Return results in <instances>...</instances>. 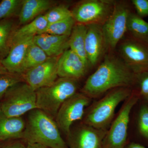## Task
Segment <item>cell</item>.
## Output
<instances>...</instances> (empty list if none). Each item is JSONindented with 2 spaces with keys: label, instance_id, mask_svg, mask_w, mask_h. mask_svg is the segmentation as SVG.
Masks as SVG:
<instances>
[{
  "label": "cell",
  "instance_id": "cell-37",
  "mask_svg": "<svg viewBox=\"0 0 148 148\" xmlns=\"http://www.w3.org/2000/svg\"><path fill=\"white\" fill-rule=\"evenodd\" d=\"M146 101H147V102H148V99H147V100H146Z\"/></svg>",
  "mask_w": 148,
  "mask_h": 148
},
{
  "label": "cell",
  "instance_id": "cell-5",
  "mask_svg": "<svg viewBox=\"0 0 148 148\" xmlns=\"http://www.w3.org/2000/svg\"><path fill=\"white\" fill-rule=\"evenodd\" d=\"M0 105L7 116L21 117L37 109L36 91L25 82L18 83L9 88Z\"/></svg>",
  "mask_w": 148,
  "mask_h": 148
},
{
  "label": "cell",
  "instance_id": "cell-8",
  "mask_svg": "<svg viewBox=\"0 0 148 148\" xmlns=\"http://www.w3.org/2000/svg\"><path fill=\"white\" fill-rule=\"evenodd\" d=\"M130 13L125 3L115 2L112 12L102 25L106 48L113 49L127 30V18Z\"/></svg>",
  "mask_w": 148,
  "mask_h": 148
},
{
  "label": "cell",
  "instance_id": "cell-27",
  "mask_svg": "<svg viewBox=\"0 0 148 148\" xmlns=\"http://www.w3.org/2000/svg\"><path fill=\"white\" fill-rule=\"evenodd\" d=\"M45 15L48 24L73 17L71 11L66 6L62 5L53 8Z\"/></svg>",
  "mask_w": 148,
  "mask_h": 148
},
{
  "label": "cell",
  "instance_id": "cell-18",
  "mask_svg": "<svg viewBox=\"0 0 148 148\" xmlns=\"http://www.w3.org/2000/svg\"><path fill=\"white\" fill-rule=\"evenodd\" d=\"M49 0H24L18 13L20 24L25 25L40 16L53 5Z\"/></svg>",
  "mask_w": 148,
  "mask_h": 148
},
{
  "label": "cell",
  "instance_id": "cell-28",
  "mask_svg": "<svg viewBox=\"0 0 148 148\" xmlns=\"http://www.w3.org/2000/svg\"><path fill=\"white\" fill-rule=\"evenodd\" d=\"M22 82H24L22 74L8 73L0 75V100L2 99L10 88Z\"/></svg>",
  "mask_w": 148,
  "mask_h": 148
},
{
  "label": "cell",
  "instance_id": "cell-21",
  "mask_svg": "<svg viewBox=\"0 0 148 148\" xmlns=\"http://www.w3.org/2000/svg\"><path fill=\"white\" fill-rule=\"evenodd\" d=\"M14 25L12 19L0 21V61L8 55L14 30Z\"/></svg>",
  "mask_w": 148,
  "mask_h": 148
},
{
  "label": "cell",
  "instance_id": "cell-15",
  "mask_svg": "<svg viewBox=\"0 0 148 148\" xmlns=\"http://www.w3.org/2000/svg\"><path fill=\"white\" fill-rule=\"evenodd\" d=\"M34 37L23 39L12 43L8 55L1 61L8 73L21 74V68L28 48Z\"/></svg>",
  "mask_w": 148,
  "mask_h": 148
},
{
  "label": "cell",
  "instance_id": "cell-35",
  "mask_svg": "<svg viewBox=\"0 0 148 148\" xmlns=\"http://www.w3.org/2000/svg\"><path fill=\"white\" fill-rule=\"evenodd\" d=\"M144 42L148 44V35L147 36V38H146L145 40V41H144Z\"/></svg>",
  "mask_w": 148,
  "mask_h": 148
},
{
  "label": "cell",
  "instance_id": "cell-26",
  "mask_svg": "<svg viewBox=\"0 0 148 148\" xmlns=\"http://www.w3.org/2000/svg\"><path fill=\"white\" fill-rule=\"evenodd\" d=\"M22 1L3 0L0 3V21L19 13Z\"/></svg>",
  "mask_w": 148,
  "mask_h": 148
},
{
  "label": "cell",
  "instance_id": "cell-32",
  "mask_svg": "<svg viewBox=\"0 0 148 148\" xmlns=\"http://www.w3.org/2000/svg\"><path fill=\"white\" fill-rule=\"evenodd\" d=\"M124 148H148L139 143L132 142L125 146Z\"/></svg>",
  "mask_w": 148,
  "mask_h": 148
},
{
  "label": "cell",
  "instance_id": "cell-9",
  "mask_svg": "<svg viewBox=\"0 0 148 148\" xmlns=\"http://www.w3.org/2000/svg\"><path fill=\"white\" fill-rule=\"evenodd\" d=\"M91 98L81 93H75L69 98L60 107L55 120L60 130L68 137L74 122L83 118L86 107Z\"/></svg>",
  "mask_w": 148,
  "mask_h": 148
},
{
  "label": "cell",
  "instance_id": "cell-30",
  "mask_svg": "<svg viewBox=\"0 0 148 148\" xmlns=\"http://www.w3.org/2000/svg\"><path fill=\"white\" fill-rule=\"evenodd\" d=\"M132 2L138 16L142 18L148 16V0H132Z\"/></svg>",
  "mask_w": 148,
  "mask_h": 148
},
{
  "label": "cell",
  "instance_id": "cell-31",
  "mask_svg": "<svg viewBox=\"0 0 148 148\" xmlns=\"http://www.w3.org/2000/svg\"><path fill=\"white\" fill-rule=\"evenodd\" d=\"M25 147L23 142L17 140L10 144L4 148H24Z\"/></svg>",
  "mask_w": 148,
  "mask_h": 148
},
{
  "label": "cell",
  "instance_id": "cell-7",
  "mask_svg": "<svg viewBox=\"0 0 148 148\" xmlns=\"http://www.w3.org/2000/svg\"><path fill=\"white\" fill-rule=\"evenodd\" d=\"M115 1L110 0H86L71 11L76 23L103 25L113 10Z\"/></svg>",
  "mask_w": 148,
  "mask_h": 148
},
{
  "label": "cell",
  "instance_id": "cell-10",
  "mask_svg": "<svg viewBox=\"0 0 148 148\" xmlns=\"http://www.w3.org/2000/svg\"><path fill=\"white\" fill-rule=\"evenodd\" d=\"M120 52L123 61L133 73L138 75L148 72V44L133 39L121 45Z\"/></svg>",
  "mask_w": 148,
  "mask_h": 148
},
{
  "label": "cell",
  "instance_id": "cell-25",
  "mask_svg": "<svg viewBox=\"0 0 148 148\" xmlns=\"http://www.w3.org/2000/svg\"><path fill=\"white\" fill-rule=\"evenodd\" d=\"M136 121L138 134L143 140L148 142V103L146 100L139 107Z\"/></svg>",
  "mask_w": 148,
  "mask_h": 148
},
{
  "label": "cell",
  "instance_id": "cell-36",
  "mask_svg": "<svg viewBox=\"0 0 148 148\" xmlns=\"http://www.w3.org/2000/svg\"><path fill=\"white\" fill-rule=\"evenodd\" d=\"M1 105H0V112H1Z\"/></svg>",
  "mask_w": 148,
  "mask_h": 148
},
{
  "label": "cell",
  "instance_id": "cell-24",
  "mask_svg": "<svg viewBox=\"0 0 148 148\" xmlns=\"http://www.w3.org/2000/svg\"><path fill=\"white\" fill-rule=\"evenodd\" d=\"M76 22L73 17L49 24L42 34L70 36Z\"/></svg>",
  "mask_w": 148,
  "mask_h": 148
},
{
  "label": "cell",
  "instance_id": "cell-6",
  "mask_svg": "<svg viewBox=\"0 0 148 148\" xmlns=\"http://www.w3.org/2000/svg\"><path fill=\"white\" fill-rule=\"evenodd\" d=\"M140 99L137 92L134 91L125 100L118 114L107 131L103 140V148L125 147L130 113Z\"/></svg>",
  "mask_w": 148,
  "mask_h": 148
},
{
  "label": "cell",
  "instance_id": "cell-1",
  "mask_svg": "<svg viewBox=\"0 0 148 148\" xmlns=\"http://www.w3.org/2000/svg\"><path fill=\"white\" fill-rule=\"evenodd\" d=\"M137 75L123 61L109 56L88 77L82 92L91 99L96 98L108 90L134 85Z\"/></svg>",
  "mask_w": 148,
  "mask_h": 148
},
{
  "label": "cell",
  "instance_id": "cell-13",
  "mask_svg": "<svg viewBox=\"0 0 148 148\" xmlns=\"http://www.w3.org/2000/svg\"><path fill=\"white\" fill-rule=\"evenodd\" d=\"M57 66L59 77L77 81L84 76L88 68L82 59L70 49L59 56Z\"/></svg>",
  "mask_w": 148,
  "mask_h": 148
},
{
  "label": "cell",
  "instance_id": "cell-34",
  "mask_svg": "<svg viewBox=\"0 0 148 148\" xmlns=\"http://www.w3.org/2000/svg\"><path fill=\"white\" fill-rule=\"evenodd\" d=\"M8 72L5 69L4 67L1 64V61H0V75H4V74L8 73Z\"/></svg>",
  "mask_w": 148,
  "mask_h": 148
},
{
  "label": "cell",
  "instance_id": "cell-14",
  "mask_svg": "<svg viewBox=\"0 0 148 148\" xmlns=\"http://www.w3.org/2000/svg\"><path fill=\"white\" fill-rule=\"evenodd\" d=\"M85 50L88 65L94 66L101 58L106 48L102 25L91 24L86 25Z\"/></svg>",
  "mask_w": 148,
  "mask_h": 148
},
{
  "label": "cell",
  "instance_id": "cell-22",
  "mask_svg": "<svg viewBox=\"0 0 148 148\" xmlns=\"http://www.w3.org/2000/svg\"><path fill=\"white\" fill-rule=\"evenodd\" d=\"M48 58L44 51L34 40L27 51L21 68V74L42 64Z\"/></svg>",
  "mask_w": 148,
  "mask_h": 148
},
{
  "label": "cell",
  "instance_id": "cell-29",
  "mask_svg": "<svg viewBox=\"0 0 148 148\" xmlns=\"http://www.w3.org/2000/svg\"><path fill=\"white\" fill-rule=\"evenodd\" d=\"M135 84H138V91H135L140 99L147 100L148 99V72L137 75Z\"/></svg>",
  "mask_w": 148,
  "mask_h": 148
},
{
  "label": "cell",
  "instance_id": "cell-20",
  "mask_svg": "<svg viewBox=\"0 0 148 148\" xmlns=\"http://www.w3.org/2000/svg\"><path fill=\"white\" fill-rule=\"evenodd\" d=\"M48 25L45 15H40L29 23L15 30L12 38V43L19 40L31 37H35L42 33ZM12 45V44H11Z\"/></svg>",
  "mask_w": 148,
  "mask_h": 148
},
{
  "label": "cell",
  "instance_id": "cell-33",
  "mask_svg": "<svg viewBox=\"0 0 148 148\" xmlns=\"http://www.w3.org/2000/svg\"><path fill=\"white\" fill-rule=\"evenodd\" d=\"M24 148H49L42 145L38 144H32L27 143V145L25 146Z\"/></svg>",
  "mask_w": 148,
  "mask_h": 148
},
{
  "label": "cell",
  "instance_id": "cell-19",
  "mask_svg": "<svg viewBox=\"0 0 148 148\" xmlns=\"http://www.w3.org/2000/svg\"><path fill=\"white\" fill-rule=\"evenodd\" d=\"M86 32V25L76 23L69 36V49L78 56L88 66L85 50Z\"/></svg>",
  "mask_w": 148,
  "mask_h": 148
},
{
  "label": "cell",
  "instance_id": "cell-4",
  "mask_svg": "<svg viewBox=\"0 0 148 148\" xmlns=\"http://www.w3.org/2000/svg\"><path fill=\"white\" fill-rule=\"evenodd\" d=\"M77 89V80L59 77L50 85L36 90L37 109L55 119L62 104L76 93Z\"/></svg>",
  "mask_w": 148,
  "mask_h": 148
},
{
  "label": "cell",
  "instance_id": "cell-23",
  "mask_svg": "<svg viewBox=\"0 0 148 148\" xmlns=\"http://www.w3.org/2000/svg\"><path fill=\"white\" fill-rule=\"evenodd\" d=\"M127 30L135 38L144 42L148 35V23L138 14L130 12L127 18Z\"/></svg>",
  "mask_w": 148,
  "mask_h": 148
},
{
  "label": "cell",
  "instance_id": "cell-11",
  "mask_svg": "<svg viewBox=\"0 0 148 148\" xmlns=\"http://www.w3.org/2000/svg\"><path fill=\"white\" fill-rule=\"evenodd\" d=\"M59 57H49L42 64L22 74L24 82L35 91L52 84L58 77Z\"/></svg>",
  "mask_w": 148,
  "mask_h": 148
},
{
  "label": "cell",
  "instance_id": "cell-12",
  "mask_svg": "<svg viewBox=\"0 0 148 148\" xmlns=\"http://www.w3.org/2000/svg\"><path fill=\"white\" fill-rule=\"evenodd\" d=\"M107 130L97 129L83 123L71 132L68 138L71 148H103Z\"/></svg>",
  "mask_w": 148,
  "mask_h": 148
},
{
  "label": "cell",
  "instance_id": "cell-2",
  "mask_svg": "<svg viewBox=\"0 0 148 148\" xmlns=\"http://www.w3.org/2000/svg\"><path fill=\"white\" fill-rule=\"evenodd\" d=\"M21 140L49 148H67L55 119L38 109L29 112Z\"/></svg>",
  "mask_w": 148,
  "mask_h": 148
},
{
  "label": "cell",
  "instance_id": "cell-17",
  "mask_svg": "<svg viewBox=\"0 0 148 148\" xmlns=\"http://www.w3.org/2000/svg\"><path fill=\"white\" fill-rule=\"evenodd\" d=\"M26 122L21 117H9L0 112V140H21Z\"/></svg>",
  "mask_w": 148,
  "mask_h": 148
},
{
  "label": "cell",
  "instance_id": "cell-16",
  "mask_svg": "<svg viewBox=\"0 0 148 148\" xmlns=\"http://www.w3.org/2000/svg\"><path fill=\"white\" fill-rule=\"evenodd\" d=\"M69 36L42 34L34 38V42L49 57H59L69 49Z\"/></svg>",
  "mask_w": 148,
  "mask_h": 148
},
{
  "label": "cell",
  "instance_id": "cell-3",
  "mask_svg": "<svg viewBox=\"0 0 148 148\" xmlns=\"http://www.w3.org/2000/svg\"><path fill=\"white\" fill-rule=\"evenodd\" d=\"M133 91L127 87L113 89L94 103L83 120L84 124L97 129L107 130L112 123L117 107Z\"/></svg>",
  "mask_w": 148,
  "mask_h": 148
}]
</instances>
